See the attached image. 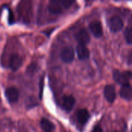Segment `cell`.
Returning <instances> with one entry per match:
<instances>
[{"instance_id": "5b68a950", "label": "cell", "mask_w": 132, "mask_h": 132, "mask_svg": "<svg viewBox=\"0 0 132 132\" xmlns=\"http://www.w3.org/2000/svg\"><path fill=\"white\" fill-rule=\"evenodd\" d=\"M60 58L63 62L70 63L73 62L74 60V50L71 46H67L64 48L61 53H60Z\"/></svg>"}, {"instance_id": "e0dca14e", "label": "cell", "mask_w": 132, "mask_h": 132, "mask_svg": "<svg viewBox=\"0 0 132 132\" xmlns=\"http://www.w3.org/2000/svg\"><path fill=\"white\" fill-rule=\"evenodd\" d=\"M36 69H37V66H36V63H32V64H30L29 66V67L27 68V70H26V72L28 73H33L34 72H36Z\"/></svg>"}, {"instance_id": "4fadbf2b", "label": "cell", "mask_w": 132, "mask_h": 132, "mask_svg": "<svg viewBox=\"0 0 132 132\" xmlns=\"http://www.w3.org/2000/svg\"><path fill=\"white\" fill-rule=\"evenodd\" d=\"M77 116L78 122L82 125H85L90 118V114L86 109H81L78 111Z\"/></svg>"}, {"instance_id": "7a4b0ae2", "label": "cell", "mask_w": 132, "mask_h": 132, "mask_svg": "<svg viewBox=\"0 0 132 132\" xmlns=\"http://www.w3.org/2000/svg\"><path fill=\"white\" fill-rule=\"evenodd\" d=\"M108 24L111 31L113 32H118L121 31L124 27L123 20L121 19V17L118 15H114L110 18L108 21Z\"/></svg>"}, {"instance_id": "52a82bcc", "label": "cell", "mask_w": 132, "mask_h": 132, "mask_svg": "<svg viewBox=\"0 0 132 132\" xmlns=\"http://www.w3.org/2000/svg\"><path fill=\"white\" fill-rule=\"evenodd\" d=\"M22 64V59L18 54H12L9 58V67L13 70L16 71Z\"/></svg>"}, {"instance_id": "9a60e30c", "label": "cell", "mask_w": 132, "mask_h": 132, "mask_svg": "<svg viewBox=\"0 0 132 132\" xmlns=\"http://www.w3.org/2000/svg\"><path fill=\"white\" fill-rule=\"evenodd\" d=\"M125 38L128 44L131 45L132 43V29L131 27L126 28L125 31Z\"/></svg>"}, {"instance_id": "2e32d148", "label": "cell", "mask_w": 132, "mask_h": 132, "mask_svg": "<svg viewBox=\"0 0 132 132\" xmlns=\"http://www.w3.org/2000/svg\"><path fill=\"white\" fill-rule=\"evenodd\" d=\"M74 2H75V0H60V3L61 6L64 9L70 8L73 4Z\"/></svg>"}, {"instance_id": "30bf717a", "label": "cell", "mask_w": 132, "mask_h": 132, "mask_svg": "<svg viewBox=\"0 0 132 132\" xmlns=\"http://www.w3.org/2000/svg\"><path fill=\"white\" fill-rule=\"evenodd\" d=\"M75 103H76V100L73 96H71V95L65 96L63 98L62 106H63V108L65 111H70L73 109V106L75 105Z\"/></svg>"}, {"instance_id": "d6986e66", "label": "cell", "mask_w": 132, "mask_h": 132, "mask_svg": "<svg viewBox=\"0 0 132 132\" xmlns=\"http://www.w3.org/2000/svg\"><path fill=\"white\" fill-rule=\"evenodd\" d=\"M114 132H118V131H114Z\"/></svg>"}, {"instance_id": "277c9868", "label": "cell", "mask_w": 132, "mask_h": 132, "mask_svg": "<svg viewBox=\"0 0 132 132\" xmlns=\"http://www.w3.org/2000/svg\"><path fill=\"white\" fill-rule=\"evenodd\" d=\"M5 97L8 100V101L11 104L16 103L19 98V91L17 88L14 87H11L6 89L5 90Z\"/></svg>"}, {"instance_id": "3957f363", "label": "cell", "mask_w": 132, "mask_h": 132, "mask_svg": "<svg viewBox=\"0 0 132 132\" xmlns=\"http://www.w3.org/2000/svg\"><path fill=\"white\" fill-rule=\"evenodd\" d=\"M89 29L90 31L92 32L94 36L96 38H101L103 36L104 32H103V27L102 24L100 21L98 20H94L90 22L89 24Z\"/></svg>"}, {"instance_id": "ac0fdd59", "label": "cell", "mask_w": 132, "mask_h": 132, "mask_svg": "<svg viewBox=\"0 0 132 132\" xmlns=\"http://www.w3.org/2000/svg\"><path fill=\"white\" fill-rule=\"evenodd\" d=\"M91 132H103V130H102V128L101 126L97 125V126L94 127V128L92 130Z\"/></svg>"}, {"instance_id": "ba28073f", "label": "cell", "mask_w": 132, "mask_h": 132, "mask_svg": "<svg viewBox=\"0 0 132 132\" xmlns=\"http://www.w3.org/2000/svg\"><path fill=\"white\" fill-rule=\"evenodd\" d=\"M104 97L109 103H114L116 99L115 88L113 85H107L104 87Z\"/></svg>"}, {"instance_id": "8fae6325", "label": "cell", "mask_w": 132, "mask_h": 132, "mask_svg": "<svg viewBox=\"0 0 132 132\" xmlns=\"http://www.w3.org/2000/svg\"><path fill=\"white\" fill-rule=\"evenodd\" d=\"M62 6L59 0H50L48 4V10L53 14H60L62 12Z\"/></svg>"}, {"instance_id": "7c38bea8", "label": "cell", "mask_w": 132, "mask_h": 132, "mask_svg": "<svg viewBox=\"0 0 132 132\" xmlns=\"http://www.w3.org/2000/svg\"><path fill=\"white\" fill-rule=\"evenodd\" d=\"M120 96L127 100V101H131L132 98V88L130 84L123 85L121 87V89L120 90Z\"/></svg>"}, {"instance_id": "8992f818", "label": "cell", "mask_w": 132, "mask_h": 132, "mask_svg": "<svg viewBox=\"0 0 132 132\" xmlns=\"http://www.w3.org/2000/svg\"><path fill=\"white\" fill-rule=\"evenodd\" d=\"M75 38H76L77 41L79 43V44H82V45H85V46L87 43H89L90 41V34L85 29H80L79 32H77L75 35Z\"/></svg>"}, {"instance_id": "5bb4252c", "label": "cell", "mask_w": 132, "mask_h": 132, "mask_svg": "<svg viewBox=\"0 0 132 132\" xmlns=\"http://www.w3.org/2000/svg\"><path fill=\"white\" fill-rule=\"evenodd\" d=\"M40 127L45 132H53L55 129L54 125L47 118H42L40 121Z\"/></svg>"}, {"instance_id": "9c48e42d", "label": "cell", "mask_w": 132, "mask_h": 132, "mask_svg": "<svg viewBox=\"0 0 132 132\" xmlns=\"http://www.w3.org/2000/svg\"><path fill=\"white\" fill-rule=\"evenodd\" d=\"M77 54L80 60H85L90 56V51L85 45L78 44L77 46Z\"/></svg>"}, {"instance_id": "6da1fadb", "label": "cell", "mask_w": 132, "mask_h": 132, "mask_svg": "<svg viewBox=\"0 0 132 132\" xmlns=\"http://www.w3.org/2000/svg\"><path fill=\"white\" fill-rule=\"evenodd\" d=\"M131 71L128 70L125 72H120L118 70H114L113 72V78L114 80L121 85H126L130 84V80L131 79Z\"/></svg>"}]
</instances>
